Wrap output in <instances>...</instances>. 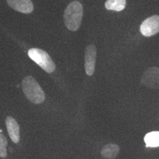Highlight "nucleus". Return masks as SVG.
I'll return each mask as SVG.
<instances>
[{
    "instance_id": "6e6552de",
    "label": "nucleus",
    "mask_w": 159,
    "mask_h": 159,
    "mask_svg": "<svg viewBox=\"0 0 159 159\" xmlns=\"http://www.w3.org/2000/svg\"><path fill=\"white\" fill-rule=\"evenodd\" d=\"M6 125L8 134L12 141L17 143L20 141V129L17 121L11 117H7L6 119Z\"/></svg>"
},
{
    "instance_id": "39448f33",
    "label": "nucleus",
    "mask_w": 159,
    "mask_h": 159,
    "mask_svg": "<svg viewBox=\"0 0 159 159\" xmlns=\"http://www.w3.org/2000/svg\"><path fill=\"white\" fill-rule=\"evenodd\" d=\"M140 32L145 37H150L159 32V16L146 18L140 25Z\"/></svg>"
},
{
    "instance_id": "9b49d317",
    "label": "nucleus",
    "mask_w": 159,
    "mask_h": 159,
    "mask_svg": "<svg viewBox=\"0 0 159 159\" xmlns=\"http://www.w3.org/2000/svg\"><path fill=\"white\" fill-rule=\"evenodd\" d=\"M126 0H107L105 7L108 10L120 11L125 9Z\"/></svg>"
},
{
    "instance_id": "f257e3e1",
    "label": "nucleus",
    "mask_w": 159,
    "mask_h": 159,
    "mask_svg": "<svg viewBox=\"0 0 159 159\" xmlns=\"http://www.w3.org/2000/svg\"><path fill=\"white\" fill-rule=\"evenodd\" d=\"M83 16V8L79 1H73L68 4L64 14V20L66 27L75 31L79 29Z\"/></svg>"
},
{
    "instance_id": "f03ea898",
    "label": "nucleus",
    "mask_w": 159,
    "mask_h": 159,
    "mask_svg": "<svg viewBox=\"0 0 159 159\" xmlns=\"http://www.w3.org/2000/svg\"><path fill=\"white\" fill-rule=\"evenodd\" d=\"M23 90L25 96L34 104L42 103L45 100V94L43 89L31 76H27L23 80Z\"/></svg>"
},
{
    "instance_id": "1a4fd4ad",
    "label": "nucleus",
    "mask_w": 159,
    "mask_h": 159,
    "mask_svg": "<svg viewBox=\"0 0 159 159\" xmlns=\"http://www.w3.org/2000/svg\"><path fill=\"white\" fill-rule=\"evenodd\" d=\"M119 146L115 144H108L104 146L101 150V154L104 159H114L119 153Z\"/></svg>"
},
{
    "instance_id": "f8f14e48",
    "label": "nucleus",
    "mask_w": 159,
    "mask_h": 159,
    "mask_svg": "<svg viewBox=\"0 0 159 159\" xmlns=\"http://www.w3.org/2000/svg\"><path fill=\"white\" fill-rule=\"evenodd\" d=\"M7 140L6 137L2 133H0V157L6 158L7 156Z\"/></svg>"
},
{
    "instance_id": "20e7f679",
    "label": "nucleus",
    "mask_w": 159,
    "mask_h": 159,
    "mask_svg": "<svg viewBox=\"0 0 159 159\" xmlns=\"http://www.w3.org/2000/svg\"><path fill=\"white\" fill-rule=\"evenodd\" d=\"M141 83L152 89H159V68L150 67L143 74Z\"/></svg>"
},
{
    "instance_id": "0eeeda50",
    "label": "nucleus",
    "mask_w": 159,
    "mask_h": 159,
    "mask_svg": "<svg viewBox=\"0 0 159 159\" xmlns=\"http://www.w3.org/2000/svg\"><path fill=\"white\" fill-rule=\"evenodd\" d=\"M9 6L17 11L29 14L33 11V4L31 0H7Z\"/></svg>"
},
{
    "instance_id": "423d86ee",
    "label": "nucleus",
    "mask_w": 159,
    "mask_h": 159,
    "mask_svg": "<svg viewBox=\"0 0 159 159\" xmlns=\"http://www.w3.org/2000/svg\"><path fill=\"white\" fill-rule=\"evenodd\" d=\"M97 50L96 47L90 44L86 47L85 50V70L87 75H92L95 71Z\"/></svg>"
},
{
    "instance_id": "7ed1b4c3",
    "label": "nucleus",
    "mask_w": 159,
    "mask_h": 159,
    "mask_svg": "<svg viewBox=\"0 0 159 159\" xmlns=\"http://www.w3.org/2000/svg\"><path fill=\"white\" fill-rule=\"evenodd\" d=\"M30 58L48 73H52L56 69V65L50 56L46 51L39 48H31L28 52Z\"/></svg>"
},
{
    "instance_id": "9d476101",
    "label": "nucleus",
    "mask_w": 159,
    "mask_h": 159,
    "mask_svg": "<svg viewBox=\"0 0 159 159\" xmlns=\"http://www.w3.org/2000/svg\"><path fill=\"white\" fill-rule=\"evenodd\" d=\"M147 148L159 146V131H152L148 133L144 138Z\"/></svg>"
}]
</instances>
